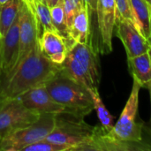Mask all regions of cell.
Returning <instances> with one entry per match:
<instances>
[{
  "mask_svg": "<svg viewBox=\"0 0 151 151\" xmlns=\"http://www.w3.org/2000/svg\"><path fill=\"white\" fill-rule=\"evenodd\" d=\"M61 69V65L55 64L45 57L38 42L8 77L0 78V99L19 97L36 86L46 84Z\"/></svg>",
  "mask_w": 151,
  "mask_h": 151,
  "instance_id": "cell-1",
  "label": "cell"
},
{
  "mask_svg": "<svg viewBox=\"0 0 151 151\" xmlns=\"http://www.w3.org/2000/svg\"><path fill=\"white\" fill-rule=\"evenodd\" d=\"M61 72L86 88H98L101 73L97 52L90 42L76 43L61 64Z\"/></svg>",
  "mask_w": 151,
  "mask_h": 151,
  "instance_id": "cell-2",
  "label": "cell"
},
{
  "mask_svg": "<svg viewBox=\"0 0 151 151\" xmlns=\"http://www.w3.org/2000/svg\"><path fill=\"white\" fill-rule=\"evenodd\" d=\"M45 86L52 98L65 106L69 114L84 118L94 110L88 89L65 76L61 71L47 81Z\"/></svg>",
  "mask_w": 151,
  "mask_h": 151,
  "instance_id": "cell-3",
  "label": "cell"
},
{
  "mask_svg": "<svg viewBox=\"0 0 151 151\" xmlns=\"http://www.w3.org/2000/svg\"><path fill=\"white\" fill-rule=\"evenodd\" d=\"M96 127L85 122L83 117L61 113L56 116V125L47 139L69 147L70 151H81L88 142Z\"/></svg>",
  "mask_w": 151,
  "mask_h": 151,
  "instance_id": "cell-4",
  "label": "cell"
},
{
  "mask_svg": "<svg viewBox=\"0 0 151 151\" xmlns=\"http://www.w3.org/2000/svg\"><path fill=\"white\" fill-rule=\"evenodd\" d=\"M56 114L42 113L33 124L0 137V151H23L27 146L48 137L56 125Z\"/></svg>",
  "mask_w": 151,
  "mask_h": 151,
  "instance_id": "cell-5",
  "label": "cell"
},
{
  "mask_svg": "<svg viewBox=\"0 0 151 151\" xmlns=\"http://www.w3.org/2000/svg\"><path fill=\"white\" fill-rule=\"evenodd\" d=\"M134 79V78H133ZM142 87L134 79L133 88L129 98L113 127L110 132L118 139L129 142L142 141L144 125L137 123L136 117L139 106V92Z\"/></svg>",
  "mask_w": 151,
  "mask_h": 151,
  "instance_id": "cell-6",
  "label": "cell"
},
{
  "mask_svg": "<svg viewBox=\"0 0 151 151\" xmlns=\"http://www.w3.org/2000/svg\"><path fill=\"white\" fill-rule=\"evenodd\" d=\"M41 114L26 107L19 97L0 99V137L33 124Z\"/></svg>",
  "mask_w": 151,
  "mask_h": 151,
  "instance_id": "cell-7",
  "label": "cell"
},
{
  "mask_svg": "<svg viewBox=\"0 0 151 151\" xmlns=\"http://www.w3.org/2000/svg\"><path fill=\"white\" fill-rule=\"evenodd\" d=\"M81 151H151V145L143 142H129L116 138L102 126H96L88 142Z\"/></svg>",
  "mask_w": 151,
  "mask_h": 151,
  "instance_id": "cell-8",
  "label": "cell"
},
{
  "mask_svg": "<svg viewBox=\"0 0 151 151\" xmlns=\"http://www.w3.org/2000/svg\"><path fill=\"white\" fill-rule=\"evenodd\" d=\"M19 50L17 62L12 73L21 64V62L27 57V55L31 52V50L38 42L37 25H36L35 15L32 10L30 9V7L23 0L19 8Z\"/></svg>",
  "mask_w": 151,
  "mask_h": 151,
  "instance_id": "cell-9",
  "label": "cell"
},
{
  "mask_svg": "<svg viewBox=\"0 0 151 151\" xmlns=\"http://www.w3.org/2000/svg\"><path fill=\"white\" fill-rule=\"evenodd\" d=\"M97 27L104 53L112 51V36L117 23V10L114 0H97Z\"/></svg>",
  "mask_w": 151,
  "mask_h": 151,
  "instance_id": "cell-10",
  "label": "cell"
},
{
  "mask_svg": "<svg viewBox=\"0 0 151 151\" xmlns=\"http://www.w3.org/2000/svg\"><path fill=\"white\" fill-rule=\"evenodd\" d=\"M23 104L30 110L39 113L69 114L68 110L62 104L57 103L50 95L45 84L36 86L19 96Z\"/></svg>",
  "mask_w": 151,
  "mask_h": 151,
  "instance_id": "cell-11",
  "label": "cell"
},
{
  "mask_svg": "<svg viewBox=\"0 0 151 151\" xmlns=\"http://www.w3.org/2000/svg\"><path fill=\"white\" fill-rule=\"evenodd\" d=\"M116 27V35L123 43L127 58L150 50V42L139 33L131 19L117 20Z\"/></svg>",
  "mask_w": 151,
  "mask_h": 151,
  "instance_id": "cell-12",
  "label": "cell"
},
{
  "mask_svg": "<svg viewBox=\"0 0 151 151\" xmlns=\"http://www.w3.org/2000/svg\"><path fill=\"white\" fill-rule=\"evenodd\" d=\"M19 50V16L18 14L13 24L5 35L0 39L1 76L7 77L14 68Z\"/></svg>",
  "mask_w": 151,
  "mask_h": 151,
  "instance_id": "cell-13",
  "label": "cell"
},
{
  "mask_svg": "<svg viewBox=\"0 0 151 151\" xmlns=\"http://www.w3.org/2000/svg\"><path fill=\"white\" fill-rule=\"evenodd\" d=\"M42 52L51 62L61 65L73 46V43L61 35L58 31H44L38 39Z\"/></svg>",
  "mask_w": 151,
  "mask_h": 151,
  "instance_id": "cell-14",
  "label": "cell"
},
{
  "mask_svg": "<svg viewBox=\"0 0 151 151\" xmlns=\"http://www.w3.org/2000/svg\"><path fill=\"white\" fill-rule=\"evenodd\" d=\"M132 21L139 33L149 41L150 38L151 7L145 0H130Z\"/></svg>",
  "mask_w": 151,
  "mask_h": 151,
  "instance_id": "cell-15",
  "label": "cell"
},
{
  "mask_svg": "<svg viewBox=\"0 0 151 151\" xmlns=\"http://www.w3.org/2000/svg\"><path fill=\"white\" fill-rule=\"evenodd\" d=\"M68 33L69 37L75 43H86L89 42L90 14L86 5L75 15Z\"/></svg>",
  "mask_w": 151,
  "mask_h": 151,
  "instance_id": "cell-16",
  "label": "cell"
},
{
  "mask_svg": "<svg viewBox=\"0 0 151 151\" xmlns=\"http://www.w3.org/2000/svg\"><path fill=\"white\" fill-rule=\"evenodd\" d=\"M133 78L137 80L142 88L151 81V58L150 50L138 56L127 58Z\"/></svg>",
  "mask_w": 151,
  "mask_h": 151,
  "instance_id": "cell-17",
  "label": "cell"
},
{
  "mask_svg": "<svg viewBox=\"0 0 151 151\" xmlns=\"http://www.w3.org/2000/svg\"><path fill=\"white\" fill-rule=\"evenodd\" d=\"M22 0H9L0 6V39L3 38L17 18Z\"/></svg>",
  "mask_w": 151,
  "mask_h": 151,
  "instance_id": "cell-18",
  "label": "cell"
},
{
  "mask_svg": "<svg viewBox=\"0 0 151 151\" xmlns=\"http://www.w3.org/2000/svg\"><path fill=\"white\" fill-rule=\"evenodd\" d=\"M90 96L92 97L94 110H96L98 119L101 123V126L104 127L106 130H111L114 126V117L109 112L106 106L104 105L103 100L101 99L100 94L98 92V88H88Z\"/></svg>",
  "mask_w": 151,
  "mask_h": 151,
  "instance_id": "cell-19",
  "label": "cell"
},
{
  "mask_svg": "<svg viewBox=\"0 0 151 151\" xmlns=\"http://www.w3.org/2000/svg\"><path fill=\"white\" fill-rule=\"evenodd\" d=\"M50 10L51 20H52V23H53L54 27H56L57 31L61 35H63L65 38H66L67 40H70L71 42H73L72 39L69 37L68 27H67L66 20H65V14L63 0H58V2L56 4L50 7ZM73 43H75V42H73Z\"/></svg>",
  "mask_w": 151,
  "mask_h": 151,
  "instance_id": "cell-20",
  "label": "cell"
},
{
  "mask_svg": "<svg viewBox=\"0 0 151 151\" xmlns=\"http://www.w3.org/2000/svg\"><path fill=\"white\" fill-rule=\"evenodd\" d=\"M23 151H70V149L65 145L54 142L45 138L27 146Z\"/></svg>",
  "mask_w": 151,
  "mask_h": 151,
  "instance_id": "cell-21",
  "label": "cell"
},
{
  "mask_svg": "<svg viewBox=\"0 0 151 151\" xmlns=\"http://www.w3.org/2000/svg\"><path fill=\"white\" fill-rule=\"evenodd\" d=\"M63 3H64L66 25L69 30V27H71L75 15L85 4L82 0H63Z\"/></svg>",
  "mask_w": 151,
  "mask_h": 151,
  "instance_id": "cell-22",
  "label": "cell"
},
{
  "mask_svg": "<svg viewBox=\"0 0 151 151\" xmlns=\"http://www.w3.org/2000/svg\"><path fill=\"white\" fill-rule=\"evenodd\" d=\"M117 10V20L119 19H131V8L130 0H114Z\"/></svg>",
  "mask_w": 151,
  "mask_h": 151,
  "instance_id": "cell-23",
  "label": "cell"
},
{
  "mask_svg": "<svg viewBox=\"0 0 151 151\" xmlns=\"http://www.w3.org/2000/svg\"><path fill=\"white\" fill-rule=\"evenodd\" d=\"M84 4L87 6L90 16L93 13H96V4H97V0H82Z\"/></svg>",
  "mask_w": 151,
  "mask_h": 151,
  "instance_id": "cell-24",
  "label": "cell"
},
{
  "mask_svg": "<svg viewBox=\"0 0 151 151\" xmlns=\"http://www.w3.org/2000/svg\"><path fill=\"white\" fill-rule=\"evenodd\" d=\"M144 88H146L148 90H149V92H150V104H151V81L150 82H149V83H147L146 85H145V87ZM149 132H150V134L151 135V119H150V128H149V130H148Z\"/></svg>",
  "mask_w": 151,
  "mask_h": 151,
  "instance_id": "cell-25",
  "label": "cell"
},
{
  "mask_svg": "<svg viewBox=\"0 0 151 151\" xmlns=\"http://www.w3.org/2000/svg\"><path fill=\"white\" fill-rule=\"evenodd\" d=\"M58 2V0H47V4L50 7L53 6L54 4H56Z\"/></svg>",
  "mask_w": 151,
  "mask_h": 151,
  "instance_id": "cell-26",
  "label": "cell"
},
{
  "mask_svg": "<svg viewBox=\"0 0 151 151\" xmlns=\"http://www.w3.org/2000/svg\"><path fill=\"white\" fill-rule=\"evenodd\" d=\"M8 1H9V0H0V6L3 5V4H6Z\"/></svg>",
  "mask_w": 151,
  "mask_h": 151,
  "instance_id": "cell-27",
  "label": "cell"
},
{
  "mask_svg": "<svg viewBox=\"0 0 151 151\" xmlns=\"http://www.w3.org/2000/svg\"><path fill=\"white\" fill-rule=\"evenodd\" d=\"M145 1L148 3V4H149V5L151 7V0H145Z\"/></svg>",
  "mask_w": 151,
  "mask_h": 151,
  "instance_id": "cell-28",
  "label": "cell"
},
{
  "mask_svg": "<svg viewBox=\"0 0 151 151\" xmlns=\"http://www.w3.org/2000/svg\"><path fill=\"white\" fill-rule=\"evenodd\" d=\"M150 31H151V19H150ZM149 42H150V43H151V35H150V38L149 39Z\"/></svg>",
  "mask_w": 151,
  "mask_h": 151,
  "instance_id": "cell-29",
  "label": "cell"
},
{
  "mask_svg": "<svg viewBox=\"0 0 151 151\" xmlns=\"http://www.w3.org/2000/svg\"><path fill=\"white\" fill-rule=\"evenodd\" d=\"M39 1H41V2H43V3H46V4H47V0H39Z\"/></svg>",
  "mask_w": 151,
  "mask_h": 151,
  "instance_id": "cell-30",
  "label": "cell"
},
{
  "mask_svg": "<svg viewBox=\"0 0 151 151\" xmlns=\"http://www.w3.org/2000/svg\"><path fill=\"white\" fill-rule=\"evenodd\" d=\"M150 58H151V43H150Z\"/></svg>",
  "mask_w": 151,
  "mask_h": 151,
  "instance_id": "cell-31",
  "label": "cell"
},
{
  "mask_svg": "<svg viewBox=\"0 0 151 151\" xmlns=\"http://www.w3.org/2000/svg\"><path fill=\"white\" fill-rule=\"evenodd\" d=\"M0 70H1V58H0Z\"/></svg>",
  "mask_w": 151,
  "mask_h": 151,
  "instance_id": "cell-32",
  "label": "cell"
},
{
  "mask_svg": "<svg viewBox=\"0 0 151 151\" xmlns=\"http://www.w3.org/2000/svg\"><path fill=\"white\" fill-rule=\"evenodd\" d=\"M1 74H2V72H1V70H0V78H1Z\"/></svg>",
  "mask_w": 151,
  "mask_h": 151,
  "instance_id": "cell-33",
  "label": "cell"
}]
</instances>
